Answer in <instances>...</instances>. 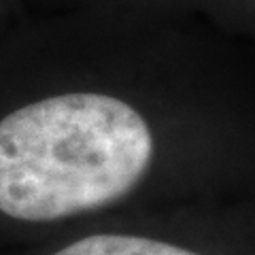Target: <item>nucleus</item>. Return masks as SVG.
<instances>
[{
	"mask_svg": "<svg viewBox=\"0 0 255 255\" xmlns=\"http://www.w3.org/2000/svg\"><path fill=\"white\" fill-rule=\"evenodd\" d=\"M153 157L145 117L105 94H62L0 122V213L53 221L136 187Z\"/></svg>",
	"mask_w": 255,
	"mask_h": 255,
	"instance_id": "1",
	"label": "nucleus"
},
{
	"mask_svg": "<svg viewBox=\"0 0 255 255\" xmlns=\"http://www.w3.org/2000/svg\"><path fill=\"white\" fill-rule=\"evenodd\" d=\"M53 255H198L183 247L142 236L96 234L64 247Z\"/></svg>",
	"mask_w": 255,
	"mask_h": 255,
	"instance_id": "2",
	"label": "nucleus"
}]
</instances>
